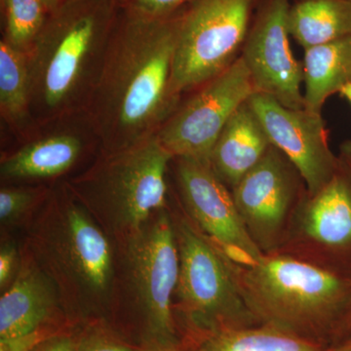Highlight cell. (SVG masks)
I'll return each instance as SVG.
<instances>
[{
    "label": "cell",
    "mask_w": 351,
    "mask_h": 351,
    "mask_svg": "<svg viewBox=\"0 0 351 351\" xmlns=\"http://www.w3.org/2000/svg\"><path fill=\"white\" fill-rule=\"evenodd\" d=\"M176 12L151 18L119 10L88 100L107 152L156 135L176 110L178 100L171 93Z\"/></svg>",
    "instance_id": "obj_1"
},
{
    "label": "cell",
    "mask_w": 351,
    "mask_h": 351,
    "mask_svg": "<svg viewBox=\"0 0 351 351\" xmlns=\"http://www.w3.org/2000/svg\"><path fill=\"white\" fill-rule=\"evenodd\" d=\"M226 258L258 325L323 346L336 341L350 306L351 278L284 254H263L249 265Z\"/></svg>",
    "instance_id": "obj_2"
},
{
    "label": "cell",
    "mask_w": 351,
    "mask_h": 351,
    "mask_svg": "<svg viewBox=\"0 0 351 351\" xmlns=\"http://www.w3.org/2000/svg\"><path fill=\"white\" fill-rule=\"evenodd\" d=\"M36 261L71 313L90 316L112 304L115 262L106 232L75 196L52 203L32 233Z\"/></svg>",
    "instance_id": "obj_3"
},
{
    "label": "cell",
    "mask_w": 351,
    "mask_h": 351,
    "mask_svg": "<svg viewBox=\"0 0 351 351\" xmlns=\"http://www.w3.org/2000/svg\"><path fill=\"white\" fill-rule=\"evenodd\" d=\"M117 0H66L46 18L27 54L31 103L46 112L66 108L103 59L119 17Z\"/></svg>",
    "instance_id": "obj_4"
},
{
    "label": "cell",
    "mask_w": 351,
    "mask_h": 351,
    "mask_svg": "<svg viewBox=\"0 0 351 351\" xmlns=\"http://www.w3.org/2000/svg\"><path fill=\"white\" fill-rule=\"evenodd\" d=\"M172 159L156 134L107 152L69 189L104 232L122 239L167 208L166 172Z\"/></svg>",
    "instance_id": "obj_5"
},
{
    "label": "cell",
    "mask_w": 351,
    "mask_h": 351,
    "mask_svg": "<svg viewBox=\"0 0 351 351\" xmlns=\"http://www.w3.org/2000/svg\"><path fill=\"white\" fill-rule=\"evenodd\" d=\"M117 241L121 244L117 267L138 350L186 343L173 304L180 258L172 213L168 208L156 212L138 230Z\"/></svg>",
    "instance_id": "obj_6"
},
{
    "label": "cell",
    "mask_w": 351,
    "mask_h": 351,
    "mask_svg": "<svg viewBox=\"0 0 351 351\" xmlns=\"http://www.w3.org/2000/svg\"><path fill=\"white\" fill-rule=\"evenodd\" d=\"M179 250L175 297L184 341L198 346L218 332L258 325L242 299L223 251L181 213L172 214Z\"/></svg>",
    "instance_id": "obj_7"
},
{
    "label": "cell",
    "mask_w": 351,
    "mask_h": 351,
    "mask_svg": "<svg viewBox=\"0 0 351 351\" xmlns=\"http://www.w3.org/2000/svg\"><path fill=\"white\" fill-rule=\"evenodd\" d=\"M258 0H193L176 12L171 93L199 88L239 59Z\"/></svg>",
    "instance_id": "obj_8"
},
{
    "label": "cell",
    "mask_w": 351,
    "mask_h": 351,
    "mask_svg": "<svg viewBox=\"0 0 351 351\" xmlns=\"http://www.w3.org/2000/svg\"><path fill=\"white\" fill-rule=\"evenodd\" d=\"M339 158L332 179L306 191L276 253L351 278V166Z\"/></svg>",
    "instance_id": "obj_9"
},
{
    "label": "cell",
    "mask_w": 351,
    "mask_h": 351,
    "mask_svg": "<svg viewBox=\"0 0 351 351\" xmlns=\"http://www.w3.org/2000/svg\"><path fill=\"white\" fill-rule=\"evenodd\" d=\"M230 191L252 240L263 254L276 253L307 191L301 173L271 145Z\"/></svg>",
    "instance_id": "obj_10"
},
{
    "label": "cell",
    "mask_w": 351,
    "mask_h": 351,
    "mask_svg": "<svg viewBox=\"0 0 351 351\" xmlns=\"http://www.w3.org/2000/svg\"><path fill=\"white\" fill-rule=\"evenodd\" d=\"M254 93L250 73L239 56L176 110L157 132V138L174 158L210 161L215 143L228 120Z\"/></svg>",
    "instance_id": "obj_11"
},
{
    "label": "cell",
    "mask_w": 351,
    "mask_h": 351,
    "mask_svg": "<svg viewBox=\"0 0 351 351\" xmlns=\"http://www.w3.org/2000/svg\"><path fill=\"white\" fill-rule=\"evenodd\" d=\"M291 0H258L240 57L255 93L267 95L293 110L304 108L302 63L291 49Z\"/></svg>",
    "instance_id": "obj_12"
},
{
    "label": "cell",
    "mask_w": 351,
    "mask_h": 351,
    "mask_svg": "<svg viewBox=\"0 0 351 351\" xmlns=\"http://www.w3.org/2000/svg\"><path fill=\"white\" fill-rule=\"evenodd\" d=\"M176 159L178 188L189 219L233 262L249 265L260 260L263 252L247 232L232 191L210 161Z\"/></svg>",
    "instance_id": "obj_13"
},
{
    "label": "cell",
    "mask_w": 351,
    "mask_h": 351,
    "mask_svg": "<svg viewBox=\"0 0 351 351\" xmlns=\"http://www.w3.org/2000/svg\"><path fill=\"white\" fill-rule=\"evenodd\" d=\"M249 106L260 120L272 145L294 164L314 193L332 179L341 158L330 149L328 130L321 113L293 110L267 95L254 93Z\"/></svg>",
    "instance_id": "obj_14"
},
{
    "label": "cell",
    "mask_w": 351,
    "mask_h": 351,
    "mask_svg": "<svg viewBox=\"0 0 351 351\" xmlns=\"http://www.w3.org/2000/svg\"><path fill=\"white\" fill-rule=\"evenodd\" d=\"M60 300L56 283L45 270L36 261L25 263L0 298V339L49 326L48 322Z\"/></svg>",
    "instance_id": "obj_15"
},
{
    "label": "cell",
    "mask_w": 351,
    "mask_h": 351,
    "mask_svg": "<svg viewBox=\"0 0 351 351\" xmlns=\"http://www.w3.org/2000/svg\"><path fill=\"white\" fill-rule=\"evenodd\" d=\"M270 145L265 129L247 101L233 113L215 143L210 164L232 189L260 162Z\"/></svg>",
    "instance_id": "obj_16"
},
{
    "label": "cell",
    "mask_w": 351,
    "mask_h": 351,
    "mask_svg": "<svg viewBox=\"0 0 351 351\" xmlns=\"http://www.w3.org/2000/svg\"><path fill=\"white\" fill-rule=\"evenodd\" d=\"M304 108L321 113L328 99L351 82V38L304 50Z\"/></svg>",
    "instance_id": "obj_17"
},
{
    "label": "cell",
    "mask_w": 351,
    "mask_h": 351,
    "mask_svg": "<svg viewBox=\"0 0 351 351\" xmlns=\"http://www.w3.org/2000/svg\"><path fill=\"white\" fill-rule=\"evenodd\" d=\"M290 36L304 48L351 38V0H298L289 13Z\"/></svg>",
    "instance_id": "obj_18"
},
{
    "label": "cell",
    "mask_w": 351,
    "mask_h": 351,
    "mask_svg": "<svg viewBox=\"0 0 351 351\" xmlns=\"http://www.w3.org/2000/svg\"><path fill=\"white\" fill-rule=\"evenodd\" d=\"M82 141L68 134L50 136L32 142L1 161L2 177L38 179L63 174L82 152Z\"/></svg>",
    "instance_id": "obj_19"
},
{
    "label": "cell",
    "mask_w": 351,
    "mask_h": 351,
    "mask_svg": "<svg viewBox=\"0 0 351 351\" xmlns=\"http://www.w3.org/2000/svg\"><path fill=\"white\" fill-rule=\"evenodd\" d=\"M199 351H326L328 346L267 325L228 330L210 336Z\"/></svg>",
    "instance_id": "obj_20"
},
{
    "label": "cell",
    "mask_w": 351,
    "mask_h": 351,
    "mask_svg": "<svg viewBox=\"0 0 351 351\" xmlns=\"http://www.w3.org/2000/svg\"><path fill=\"white\" fill-rule=\"evenodd\" d=\"M31 105L27 54L2 39L0 43V108L11 121L22 119Z\"/></svg>",
    "instance_id": "obj_21"
},
{
    "label": "cell",
    "mask_w": 351,
    "mask_h": 351,
    "mask_svg": "<svg viewBox=\"0 0 351 351\" xmlns=\"http://www.w3.org/2000/svg\"><path fill=\"white\" fill-rule=\"evenodd\" d=\"M4 40L27 52L43 29L48 14L39 0H1Z\"/></svg>",
    "instance_id": "obj_22"
},
{
    "label": "cell",
    "mask_w": 351,
    "mask_h": 351,
    "mask_svg": "<svg viewBox=\"0 0 351 351\" xmlns=\"http://www.w3.org/2000/svg\"><path fill=\"white\" fill-rule=\"evenodd\" d=\"M34 191L17 189H2L0 191V221L2 223H11L34 204L36 198Z\"/></svg>",
    "instance_id": "obj_23"
},
{
    "label": "cell",
    "mask_w": 351,
    "mask_h": 351,
    "mask_svg": "<svg viewBox=\"0 0 351 351\" xmlns=\"http://www.w3.org/2000/svg\"><path fill=\"white\" fill-rule=\"evenodd\" d=\"M193 0H122L120 9L145 17L161 18L169 16Z\"/></svg>",
    "instance_id": "obj_24"
},
{
    "label": "cell",
    "mask_w": 351,
    "mask_h": 351,
    "mask_svg": "<svg viewBox=\"0 0 351 351\" xmlns=\"http://www.w3.org/2000/svg\"><path fill=\"white\" fill-rule=\"evenodd\" d=\"M75 351H137L121 339L104 332H94L77 339Z\"/></svg>",
    "instance_id": "obj_25"
},
{
    "label": "cell",
    "mask_w": 351,
    "mask_h": 351,
    "mask_svg": "<svg viewBox=\"0 0 351 351\" xmlns=\"http://www.w3.org/2000/svg\"><path fill=\"white\" fill-rule=\"evenodd\" d=\"M57 334L59 332L49 325L29 334L0 339V351H32L44 341Z\"/></svg>",
    "instance_id": "obj_26"
},
{
    "label": "cell",
    "mask_w": 351,
    "mask_h": 351,
    "mask_svg": "<svg viewBox=\"0 0 351 351\" xmlns=\"http://www.w3.org/2000/svg\"><path fill=\"white\" fill-rule=\"evenodd\" d=\"M16 250L12 244H5L0 251V288L6 287L16 265Z\"/></svg>",
    "instance_id": "obj_27"
},
{
    "label": "cell",
    "mask_w": 351,
    "mask_h": 351,
    "mask_svg": "<svg viewBox=\"0 0 351 351\" xmlns=\"http://www.w3.org/2000/svg\"><path fill=\"white\" fill-rule=\"evenodd\" d=\"M77 339L71 335L57 334L41 343L32 351H75Z\"/></svg>",
    "instance_id": "obj_28"
},
{
    "label": "cell",
    "mask_w": 351,
    "mask_h": 351,
    "mask_svg": "<svg viewBox=\"0 0 351 351\" xmlns=\"http://www.w3.org/2000/svg\"><path fill=\"white\" fill-rule=\"evenodd\" d=\"M351 334V298L350 306H348V311H346V313L345 315V318H343V323H341V328H339V331L338 334V337H337L336 341H341V339L346 338L348 335Z\"/></svg>",
    "instance_id": "obj_29"
},
{
    "label": "cell",
    "mask_w": 351,
    "mask_h": 351,
    "mask_svg": "<svg viewBox=\"0 0 351 351\" xmlns=\"http://www.w3.org/2000/svg\"><path fill=\"white\" fill-rule=\"evenodd\" d=\"M326 351H351V334L341 341L328 346Z\"/></svg>",
    "instance_id": "obj_30"
},
{
    "label": "cell",
    "mask_w": 351,
    "mask_h": 351,
    "mask_svg": "<svg viewBox=\"0 0 351 351\" xmlns=\"http://www.w3.org/2000/svg\"><path fill=\"white\" fill-rule=\"evenodd\" d=\"M339 156L351 166V138L346 140L339 145Z\"/></svg>",
    "instance_id": "obj_31"
},
{
    "label": "cell",
    "mask_w": 351,
    "mask_h": 351,
    "mask_svg": "<svg viewBox=\"0 0 351 351\" xmlns=\"http://www.w3.org/2000/svg\"><path fill=\"white\" fill-rule=\"evenodd\" d=\"M48 15L59 8L66 0H39Z\"/></svg>",
    "instance_id": "obj_32"
},
{
    "label": "cell",
    "mask_w": 351,
    "mask_h": 351,
    "mask_svg": "<svg viewBox=\"0 0 351 351\" xmlns=\"http://www.w3.org/2000/svg\"><path fill=\"white\" fill-rule=\"evenodd\" d=\"M137 351H199L197 346L189 345V343H182L181 346H174V348H161V350H138Z\"/></svg>",
    "instance_id": "obj_33"
},
{
    "label": "cell",
    "mask_w": 351,
    "mask_h": 351,
    "mask_svg": "<svg viewBox=\"0 0 351 351\" xmlns=\"http://www.w3.org/2000/svg\"><path fill=\"white\" fill-rule=\"evenodd\" d=\"M339 94L341 95L343 99H346L351 106V82L346 84V86L339 91Z\"/></svg>",
    "instance_id": "obj_34"
},
{
    "label": "cell",
    "mask_w": 351,
    "mask_h": 351,
    "mask_svg": "<svg viewBox=\"0 0 351 351\" xmlns=\"http://www.w3.org/2000/svg\"><path fill=\"white\" fill-rule=\"evenodd\" d=\"M117 2H119V4L121 3L122 0H117Z\"/></svg>",
    "instance_id": "obj_35"
},
{
    "label": "cell",
    "mask_w": 351,
    "mask_h": 351,
    "mask_svg": "<svg viewBox=\"0 0 351 351\" xmlns=\"http://www.w3.org/2000/svg\"><path fill=\"white\" fill-rule=\"evenodd\" d=\"M298 1V0H293V2Z\"/></svg>",
    "instance_id": "obj_36"
}]
</instances>
